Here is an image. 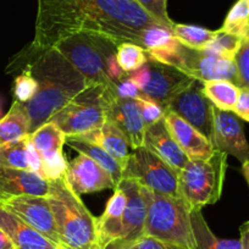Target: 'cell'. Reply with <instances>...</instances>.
<instances>
[{
    "label": "cell",
    "instance_id": "cell-12",
    "mask_svg": "<svg viewBox=\"0 0 249 249\" xmlns=\"http://www.w3.org/2000/svg\"><path fill=\"white\" fill-rule=\"evenodd\" d=\"M166 110L178 115L212 142L213 103L203 93L200 81L195 80L192 85L177 94L169 103Z\"/></svg>",
    "mask_w": 249,
    "mask_h": 249
},
{
    "label": "cell",
    "instance_id": "cell-31",
    "mask_svg": "<svg viewBox=\"0 0 249 249\" xmlns=\"http://www.w3.org/2000/svg\"><path fill=\"white\" fill-rule=\"evenodd\" d=\"M116 59L122 71L128 73L142 68L149 59V54L136 43L124 42L117 47Z\"/></svg>",
    "mask_w": 249,
    "mask_h": 249
},
{
    "label": "cell",
    "instance_id": "cell-14",
    "mask_svg": "<svg viewBox=\"0 0 249 249\" xmlns=\"http://www.w3.org/2000/svg\"><path fill=\"white\" fill-rule=\"evenodd\" d=\"M212 144L215 150L236 158L241 164L249 160V144L239 117L213 104Z\"/></svg>",
    "mask_w": 249,
    "mask_h": 249
},
{
    "label": "cell",
    "instance_id": "cell-20",
    "mask_svg": "<svg viewBox=\"0 0 249 249\" xmlns=\"http://www.w3.org/2000/svg\"><path fill=\"white\" fill-rule=\"evenodd\" d=\"M48 181L30 170L0 165V202L18 196H47Z\"/></svg>",
    "mask_w": 249,
    "mask_h": 249
},
{
    "label": "cell",
    "instance_id": "cell-43",
    "mask_svg": "<svg viewBox=\"0 0 249 249\" xmlns=\"http://www.w3.org/2000/svg\"><path fill=\"white\" fill-rule=\"evenodd\" d=\"M242 174H243L244 178H246L247 183L249 186V160H247V161L242 164Z\"/></svg>",
    "mask_w": 249,
    "mask_h": 249
},
{
    "label": "cell",
    "instance_id": "cell-44",
    "mask_svg": "<svg viewBox=\"0 0 249 249\" xmlns=\"http://www.w3.org/2000/svg\"><path fill=\"white\" fill-rule=\"evenodd\" d=\"M1 115H3V112H1V103H0V119H1Z\"/></svg>",
    "mask_w": 249,
    "mask_h": 249
},
{
    "label": "cell",
    "instance_id": "cell-5",
    "mask_svg": "<svg viewBox=\"0 0 249 249\" xmlns=\"http://www.w3.org/2000/svg\"><path fill=\"white\" fill-rule=\"evenodd\" d=\"M121 43L94 32H80L54 45L62 56L93 86L115 85L107 77V66Z\"/></svg>",
    "mask_w": 249,
    "mask_h": 249
},
{
    "label": "cell",
    "instance_id": "cell-45",
    "mask_svg": "<svg viewBox=\"0 0 249 249\" xmlns=\"http://www.w3.org/2000/svg\"><path fill=\"white\" fill-rule=\"evenodd\" d=\"M247 1H248V5H249V0H247Z\"/></svg>",
    "mask_w": 249,
    "mask_h": 249
},
{
    "label": "cell",
    "instance_id": "cell-11",
    "mask_svg": "<svg viewBox=\"0 0 249 249\" xmlns=\"http://www.w3.org/2000/svg\"><path fill=\"white\" fill-rule=\"evenodd\" d=\"M102 104L105 121L119 128L127 140L131 149L143 147L145 126L136 99L119 94L116 85L103 87Z\"/></svg>",
    "mask_w": 249,
    "mask_h": 249
},
{
    "label": "cell",
    "instance_id": "cell-41",
    "mask_svg": "<svg viewBox=\"0 0 249 249\" xmlns=\"http://www.w3.org/2000/svg\"><path fill=\"white\" fill-rule=\"evenodd\" d=\"M0 249H16L15 244L11 241L10 237L0 229Z\"/></svg>",
    "mask_w": 249,
    "mask_h": 249
},
{
    "label": "cell",
    "instance_id": "cell-16",
    "mask_svg": "<svg viewBox=\"0 0 249 249\" xmlns=\"http://www.w3.org/2000/svg\"><path fill=\"white\" fill-rule=\"evenodd\" d=\"M65 181L78 196L116 188L109 172L85 154H78L72 161L69 162Z\"/></svg>",
    "mask_w": 249,
    "mask_h": 249
},
{
    "label": "cell",
    "instance_id": "cell-10",
    "mask_svg": "<svg viewBox=\"0 0 249 249\" xmlns=\"http://www.w3.org/2000/svg\"><path fill=\"white\" fill-rule=\"evenodd\" d=\"M122 178L135 179L141 186L158 193L179 197L178 172L145 147L131 152L122 170Z\"/></svg>",
    "mask_w": 249,
    "mask_h": 249
},
{
    "label": "cell",
    "instance_id": "cell-23",
    "mask_svg": "<svg viewBox=\"0 0 249 249\" xmlns=\"http://www.w3.org/2000/svg\"><path fill=\"white\" fill-rule=\"evenodd\" d=\"M80 137L92 141V142L97 143L100 147L104 148L119 162L121 169H124L131 154L128 152L130 144H128L127 140L124 136V133L119 128L115 127L114 124L105 121L99 130L88 133V135L80 136Z\"/></svg>",
    "mask_w": 249,
    "mask_h": 249
},
{
    "label": "cell",
    "instance_id": "cell-38",
    "mask_svg": "<svg viewBox=\"0 0 249 249\" xmlns=\"http://www.w3.org/2000/svg\"><path fill=\"white\" fill-rule=\"evenodd\" d=\"M233 112L239 119L249 122V88L239 87V95Z\"/></svg>",
    "mask_w": 249,
    "mask_h": 249
},
{
    "label": "cell",
    "instance_id": "cell-19",
    "mask_svg": "<svg viewBox=\"0 0 249 249\" xmlns=\"http://www.w3.org/2000/svg\"><path fill=\"white\" fill-rule=\"evenodd\" d=\"M143 147L164 160L176 172H181L190 162V159L167 130L164 119L145 128Z\"/></svg>",
    "mask_w": 249,
    "mask_h": 249
},
{
    "label": "cell",
    "instance_id": "cell-21",
    "mask_svg": "<svg viewBox=\"0 0 249 249\" xmlns=\"http://www.w3.org/2000/svg\"><path fill=\"white\" fill-rule=\"evenodd\" d=\"M0 229L11 238L16 249H65L38 232L18 215L0 204Z\"/></svg>",
    "mask_w": 249,
    "mask_h": 249
},
{
    "label": "cell",
    "instance_id": "cell-2",
    "mask_svg": "<svg viewBox=\"0 0 249 249\" xmlns=\"http://www.w3.org/2000/svg\"><path fill=\"white\" fill-rule=\"evenodd\" d=\"M32 56L28 65L38 82V90L23 104L30 120V135L50 121L76 95L93 86L54 48L33 53Z\"/></svg>",
    "mask_w": 249,
    "mask_h": 249
},
{
    "label": "cell",
    "instance_id": "cell-9",
    "mask_svg": "<svg viewBox=\"0 0 249 249\" xmlns=\"http://www.w3.org/2000/svg\"><path fill=\"white\" fill-rule=\"evenodd\" d=\"M145 98L167 107L177 94L186 89L195 81L175 66L159 61L149 55L142 68L127 73Z\"/></svg>",
    "mask_w": 249,
    "mask_h": 249
},
{
    "label": "cell",
    "instance_id": "cell-30",
    "mask_svg": "<svg viewBox=\"0 0 249 249\" xmlns=\"http://www.w3.org/2000/svg\"><path fill=\"white\" fill-rule=\"evenodd\" d=\"M30 136L9 144L0 147V165L20 170H30V154H28Z\"/></svg>",
    "mask_w": 249,
    "mask_h": 249
},
{
    "label": "cell",
    "instance_id": "cell-40",
    "mask_svg": "<svg viewBox=\"0 0 249 249\" xmlns=\"http://www.w3.org/2000/svg\"><path fill=\"white\" fill-rule=\"evenodd\" d=\"M241 242L242 249H249V221L241 226Z\"/></svg>",
    "mask_w": 249,
    "mask_h": 249
},
{
    "label": "cell",
    "instance_id": "cell-8",
    "mask_svg": "<svg viewBox=\"0 0 249 249\" xmlns=\"http://www.w3.org/2000/svg\"><path fill=\"white\" fill-rule=\"evenodd\" d=\"M102 93L103 86L87 88L60 109L50 122L56 124L66 137H80L99 130L105 122Z\"/></svg>",
    "mask_w": 249,
    "mask_h": 249
},
{
    "label": "cell",
    "instance_id": "cell-6",
    "mask_svg": "<svg viewBox=\"0 0 249 249\" xmlns=\"http://www.w3.org/2000/svg\"><path fill=\"white\" fill-rule=\"evenodd\" d=\"M148 54L159 61L175 66L202 83L225 80L233 82L239 87L236 59L219 56L205 49L184 47L175 37L169 44L160 49L148 52Z\"/></svg>",
    "mask_w": 249,
    "mask_h": 249
},
{
    "label": "cell",
    "instance_id": "cell-36",
    "mask_svg": "<svg viewBox=\"0 0 249 249\" xmlns=\"http://www.w3.org/2000/svg\"><path fill=\"white\" fill-rule=\"evenodd\" d=\"M234 59L238 69L239 87L249 88V38L244 40Z\"/></svg>",
    "mask_w": 249,
    "mask_h": 249
},
{
    "label": "cell",
    "instance_id": "cell-26",
    "mask_svg": "<svg viewBox=\"0 0 249 249\" xmlns=\"http://www.w3.org/2000/svg\"><path fill=\"white\" fill-rule=\"evenodd\" d=\"M196 249H242L241 239H222L215 236L208 226L202 210L191 213Z\"/></svg>",
    "mask_w": 249,
    "mask_h": 249
},
{
    "label": "cell",
    "instance_id": "cell-17",
    "mask_svg": "<svg viewBox=\"0 0 249 249\" xmlns=\"http://www.w3.org/2000/svg\"><path fill=\"white\" fill-rule=\"evenodd\" d=\"M164 120L169 132L191 161H202L213 157L215 149L212 142L192 124L170 110H166Z\"/></svg>",
    "mask_w": 249,
    "mask_h": 249
},
{
    "label": "cell",
    "instance_id": "cell-35",
    "mask_svg": "<svg viewBox=\"0 0 249 249\" xmlns=\"http://www.w3.org/2000/svg\"><path fill=\"white\" fill-rule=\"evenodd\" d=\"M137 100L138 107H140L141 115H142L143 122H144L145 128L152 126V124H157L158 121L162 120L166 114V109L164 107H161L160 104H158L157 102L152 99H148V98H138Z\"/></svg>",
    "mask_w": 249,
    "mask_h": 249
},
{
    "label": "cell",
    "instance_id": "cell-28",
    "mask_svg": "<svg viewBox=\"0 0 249 249\" xmlns=\"http://www.w3.org/2000/svg\"><path fill=\"white\" fill-rule=\"evenodd\" d=\"M172 35L184 47L203 50L214 39L216 31H210L199 26L175 23Z\"/></svg>",
    "mask_w": 249,
    "mask_h": 249
},
{
    "label": "cell",
    "instance_id": "cell-34",
    "mask_svg": "<svg viewBox=\"0 0 249 249\" xmlns=\"http://www.w3.org/2000/svg\"><path fill=\"white\" fill-rule=\"evenodd\" d=\"M153 18L172 31L175 22L167 14V0H135Z\"/></svg>",
    "mask_w": 249,
    "mask_h": 249
},
{
    "label": "cell",
    "instance_id": "cell-7",
    "mask_svg": "<svg viewBox=\"0 0 249 249\" xmlns=\"http://www.w3.org/2000/svg\"><path fill=\"white\" fill-rule=\"evenodd\" d=\"M227 170V154L217 152L208 160L191 161L178 172L179 197L191 212L215 204L224 190Z\"/></svg>",
    "mask_w": 249,
    "mask_h": 249
},
{
    "label": "cell",
    "instance_id": "cell-22",
    "mask_svg": "<svg viewBox=\"0 0 249 249\" xmlns=\"http://www.w3.org/2000/svg\"><path fill=\"white\" fill-rule=\"evenodd\" d=\"M126 202V195L117 184L114 190V195L107 200L104 213L97 219L98 246L100 249H105L110 243L119 241L121 237Z\"/></svg>",
    "mask_w": 249,
    "mask_h": 249
},
{
    "label": "cell",
    "instance_id": "cell-32",
    "mask_svg": "<svg viewBox=\"0 0 249 249\" xmlns=\"http://www.w3.org/2000/svg\"><path fill=\"white\" fill-rule=\"evenodd\" d=\"M243 42L244 40L242 38L230 35V33L222 32L221 30H217L214 39L205 48V50L213 53V54L219 55V56L234 59L237 53L241 49Z\"/></svg>",
    "mask_w": 249,
    "mask_h": 249
},
{
    "label": "cell",
    "instance_id": "cell-4",
    "mask_svg": "<svg viewBox=\"0 0 249 249\" xmlns=\"http://www.w3.org/2000/svg\"><path fill=\"white\" fill-rule=\"evenodd\" d=\"M147 205L143 236L196 249L191 209L181 197L162 195L141 186Z\"/></svg>",
    "mask_w": 249,
    "mask_h": 249
},
{
    "label": "cell",
    "instance_id": "cell-33",
    "mask_svg": "<svg viewBox=\"0 0 249 249\" xmlns=\"http://www.w3.org/2000/svg\"><path fill=\"white\" fill-rule=\"evenodd\" d=\"M38 90V82L33 76L31 66L26 65L22 72L14 81V98L16 102L26 104L36 95Z\"/></svg>",
    "mask_w": 249,
    "mask_h": 249
},
{
    "label": "cell",
    "instance_id": "cell-13",
    "mask_svg": "<svg viewBox=\"0 0 249 249\" xmlns=\"http://www.w3.org/2000/svg\"><path fill=\"white\" fill-rule=\"evenodd\" d=\"M30 142L42 160V177L47 181L65 176L69 162L66 161L62 148L66 136L56 124L48 121L30 135Z\"/></svg>",
    "mask_w": 249,
    "mask_h": 249
},
{
    "label": "cell",
    "instance_id": "cell-1",
    "mask_svg": "<svg viewBox=\"0 0 249 249\" xmlns=\"http://www.w3.org/2000/svg\"><path fill=\"white\" fill-rule=\"evenodd\" d=\"M37 3L31 54L50 49L59 40L80 32L100 33L119 43L131 42L144 48L145 32L161 25L135 0H37Z\"/></svg>",
    "mask_w": 249,
    "mask_h": 249
},
{
    "label": "cell",
    "instance_id": "cell-29",
    "mask_svg": "<svg viewBox=\"0 0 249 249\" xmlns=\"http://www.w3.org/2000/svg\"><path fill=\"white\" fill-rule=\"evenodd\" d=\"M220 30L243 40L249 38V5L247 0H237L230 9Z\"/></svg>",
    "mask_w": 249,
    "mask_h": 249
},
{
    "label": "cell",
    "instance_id": "cell-15",
    "mask_svg": "<svg viewBox=\"0 0 249 249\" xmlns=\"http://www.w3.org/2000/svg\"><path fill=\"white\" fill-rule=\"evenodd\" d=\"M0 204L18 215L26 224L44 234L55 244L65 248L62 246L59 234H57L54 216H53L47 196H18V197L0 202Z\"/></svg>",
    "mask_w": 249,
    "mask_h": 249
},
{
    "label": "cell",
    "instance_id": "cell-18",
    "mask_svg": "<svg viewBox=\"0 0 249 249\" xmlns=\"http://www.w3.org/2000/svg\"><path fill=\"white\" fill-rule=\"evenodd\" d=\"M119 186L124 190L127 202L124 213V226L119 241L132 244L143 236L147 217V205L141 191V184L131 178H122Z\"/></svg>",
    "mask_w": 249,
    "mask_h": 249
},
{
    "label": "cell",
    "instance_id": "cell-42",
    "mask_svg": "<svg viewBox=\"0 0 249 249\" xmlns=\"http://www.w3.org/2000/svg\"><path fill=\"white\" fill-rule=\"evenodd\" d=\"M105 249H137V248H136L133 244L124 243V242L121 241H115L112 242V243H110Z\"/></svg>",
    "mask_w": 249,
    "mask_h": 249
},
{
    "label": "cell",
    "instance_id": "cell-27",
    "mask_svg": "<svg viewBox=\"0 0 249 249\" xmlns=\"http://www.w3.org/2000/svg\"><path fill=\"white\" fill-rule=\"evenodd\" d=\"M203 93L220 110L233 111L239 95V87L230 81H209L203 83Z\"/></svg>",
    "mask_w": 249,
    "mask_h": 249
},
{
    "label": "cell",
    "instance_id": "cell-24",
    "mask_svg": "<svg viewBox=\"0 0 249 249\" xmlns=\"http://www.w3.org/2000/svg\"><path fill=\"white\" fill-rule=\"evenodd\" d=\"M30 136V120L25 107L14 100L8 114L0 119V147Z\"/></svg>",
    "mask_w": 249,
    "mask_h": 249
},
{
    "label": "cell",
    "instance_id": "cell-25",
    "mask_svg": "<svg viewBox=\"0 0 249 249\" xmlns=\"http://www.w3.org/2000/svg\"><path fill=\"white\" fill-rule=\"evenodd\" d=\"M65 144H68L69 147H71L80 154H85L94 160L105 171L109 172L116 186L120 183V181L122 179L121 166L104 148L83 137H66Z\"/></svg>",
    "mask_w": 249,
    "mask_h": 249
},
{
    "label": "cell",
    "instance_id": "cell-39",
    "mask_svg": "<svg viewBox=\"0 0 249 249\" xmlns=\"http://www.w3.org/2000/svg\"><path fill=\"white\" fill-rule=\"evenodd\" d=\"M116 89L119 92L120 95L124 98H132V99H138V98H143L144 94L140 90V88L136 86V83L133 82L131 78H128L127 76L116 85Z\"/></svg>",
    "mask_w": 249,
    "mask_h": 249
},
{
    "label": "cell",
    "instance_id": "cell-3",
    "mask_svg": "<svg viewBox=\"0 0 249 249\" xmlns=\"http://www.w3.org/2000/svg\"><path fill=\"white\" fill-rule=\"evenodd\" d=\"M47 198L62 246L68 249H100L97 219L69 187L65 176L48 181Z\"/></svg>",
    "mask_w": 249,
    "mask_h": 249
},
{
    "label": "cell",
    "instance_id": "cell-37",
    "mask_svg": "<svg viewBox=\"0 0 249 249\" xmlns=\"http://www.w3.org/2000/svg\"><path fill=\"white\" fill-rule=\"evenodd\" d=\"M132 244L137 249H190L183 246H179V244L160 241V239L153 238L149 236H142Z\"/></svg>",
    "mask_w": 249,
    "mask_h": 249
}]
</instances>
